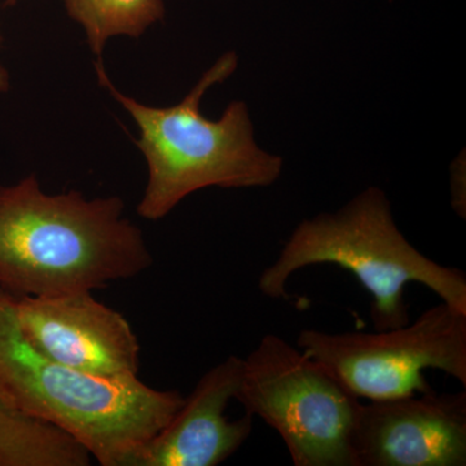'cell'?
Here are the masks:
<instances>
[{"instance_id": "obj_1", "label": "cell", "mask_w": 466, "mask_h": 466, "mask_svg": "<svg viewBox=\"0 0 466 466\" xmlns=\"http://www.w3.org/2000/svg\"><path fill=\"white\" fill-rule=\"evenodd\" d=\"M121 198L43 192L35 175L0 186V290L12 299L106 288L153 258Z\"/></svg>"}, {"instance_id": "obj_6", "label": "cell", "mask_w": 466, "mask_h": 466, "mask_svg": "<svg viewBox=\"0 0 466 466\" xmlns=\"http://www.w3.org/2000/svg\"><path fill=\"white\" fill-rule=\"evenodd\" d=\"M297 348L323 364L358 400L433 390L426 381V370H443L466 386V314L441 300L413 323L392 329H303Z\"/></svg>"}, {"instance_id": "obj_2", "label": "cell", "mask_w": 466, "mask_h": 466, "mask_svg": "<svg viewBox=\"0 0 466 466\" xmlns=\"http://www.w3.org/2000/svg\"><path fill=\"white\" fill-rule=\"evenodd\" d=\"M238 67L233 52L218 58L177 106H150L116 90L103 64L96 63L101 86L133 116L140 131L137 146L148 167V180L137 214L159 220L192 193L208 188H257L280 177L283 158L260 148L244 101H232L211 121L201 112L205 92L226 81Z\"/></svg>"}, {"instance_id": "obj_9", "label": "cell", "mask_w": 466, "mask_h": 466, "mask_svg": "<svg viewBox=\"0 0 466 466\" xmlns=\"http://www.w3.org/2000/svg\"><path fill=\"white\" fill-rule=\"evenodd\" d=\"M242 358L231 355L198 380L173 419L135 453L128 466H217L231 458L253 431L250 413L226 416L240 385Z\"/></svg>"}, {"instance_id": "obj_7", "label": "cell", "mask_w": 466, "mask_h": 466, "mask_svg": "<svg viewBox=\"0 0 466 466\" xmlns=\"http://www.w3.org/2000/svg\"><path fill=\"white\" fill-rule=\"evenodd\" d=\"M352 451L355 466H465L466 391L360 403Z\"/></svg>"}, {"instance_id": "obj_4", "label": "cell", "mask_w": 466, "mask_h": 466, "mask_svg": "<svg viewBox=\"0 0 466 466\" xmlns=\"http://www.w3.org/2000/svg\"><path fill=\"white\" fill-rule=\"evenodd\" d=\"M348 269L372 296L370 319L376 330L410 323L404 290L419 283L441 302L466 314V276L461 269L428 258L395 225L390 201L370 187L334 213H321L296 227L278 258L259 276L263 296L288 299L291 275L309 266Z\"/></svg>"}, {"instance_id": "obj_5", "label": "cell", "mask_w": 466, "mask_h": 466, "mask_svg": "<svg viewBox=\"0 0 466 466\" xmlns=\"http://www.w3.org/2000/svg\"><path fill=\"white\" fill-rule=\"evenodd\" d=\"M280 435L296 466H355L360 401L318 360L266 334L242 358L236 400Z\"/></svg>"}, {"instance_id": "obj_13", "label": "cell", "mask_w": 466, "mask_h": 466, "mask_svg": "<svg viewBox=\"0 0 466 466\" xmlns=\"http://www.w3.org/2000/svg\"><path fill=\"white\" fill-rule=\"evenodd\" d=\"M16 2L17 0H7L8 5H15Z\"/></svg>"}, {"instance_id": "obj_12", "label": "cell", "mask_w": 466, "mask_h": 466, "mask_svg": "<svg viewBox=\"0 0 466 466\" xmlns=\"http://www.w3.org/2000/svg\"><path fill=\"white\" fill-rule=\"evenodd\" d=\"M0 43H2V34H0ZM9 88V75L5 67L0 64V92H5Z\"/></svg>"}, {"instance_id": "obj_8", "label": "cell", "mask_w": 466, "mask_h": 466, "mask_svg": "<svg viewBox=\"0 0 466 466\" xmlns=\"http://www.w3.org/2000/svg\"><path fill=\"white\" fill-rule=\"evenodd\" d=\"M14 305L24 336L45 357L95 376L139 373L140 343L131 324L92 291L18 297Z\"/></svg>"}, {"instance_id": "obj_11", "label": "cell", "mask_w": 466, "mask_h": 466, "mask_svg": "<svg viewBox=\"0 0 466 466\" xmlns=\"http://www.w3.org/2000/svg\"><path fill=\"white\" fill-rule=\"evenodd\" d=\"M64 5L84 27L88 46L97 56L113 36L139 38L165 16L162 0H64Z\"/></svg>"}, {"instance_id": "obj_3", "label": "cell", "mask_w": 466, "mask_h": 466, "mask_svg": "<svg viewBox=\"0 0 466 466\" xmlns=\"http://www.w3.org/2000/svg\"><path fill=\"white\" fill-rule=\"evenodd\" d=\"M0 383L24 413L60 429L101 466L130 465L184 400L139 376L90 375L45 357L24 336L14 299L2 290Z\"/></svg>"}, {"instance_id": "obj_10", "label": "cell", "mask_w": 466, "mask_h": 466, "mask_svg": "<svg viewBox=\"0 0 466 466\" xmlns=\"http://www.w3.org/2000/svg\"><path fill=\"white\" fill-rule=\"evenodd\" d=\"M91 460L60 429L24 413L0 383V466H88Z\"/></svg>"}]
</instances>
